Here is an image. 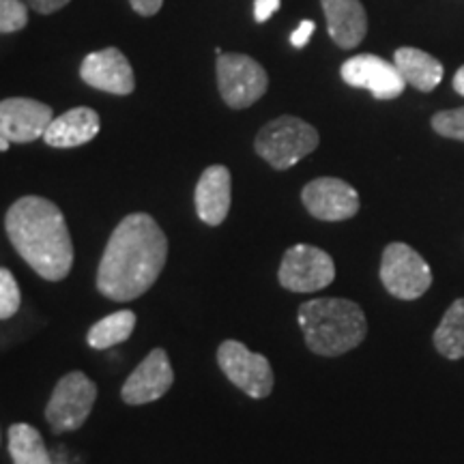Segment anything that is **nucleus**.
Masks as SVG:
<instances>
[{
    "mask_svg": "<svg viewBox=\"0 0 464 464\" xmlns=\"http://www.w3.org/2000/svg\"><path fill=\"white\" fill-rule=\"evenodd\" d=\"M168 239L149 213H131L121 219L97 269V290L112 301L142 297L158 282L166 266Z\"/></svg>",
    "mask_w": 464,
    "mask_h": 464,
    "instance_id": "obj_1",
    "label": "nucleus"
},
{
    "mask_svg": "<svg viewBox=\"0 0 464 464\" xmlns=\"http://www.w3.org/2000/svg\"><path fill=\"white\" fill-rule=\"evenodd\" d=\"M5 230L24 263L48 282L65 280L73 266V243L65 216L42 196H24L9 207Z\"/></svg>",
    "mask_w": 464,
    "mask_h": 464,
    "instance_id": "obj_2",
    "label": "nucleus"
},
{
    "mask_svg": "<svg viewBox=\"0 0 464 464\" xmlns=\"http://www.w3.org/2000/svg\"><path fill=\"white\" fill-rule=\"evenodd\" d=\"M299 324L305 344L323 357H338L362 344L368 334L363 310L355 301L324 297L299 307Z\"/></svg>",
    "mask_w": 464,
    "mask_h": 464,
    "instance_id": "obj_3",
    "label": "nucleus"
},
{
    "mask_svg": "<svg viewBox=\"0 0 464 464\" xmlns=\"http://www.w3.org/2000/svg\"><path fill=\"white\" fill-rule=\"evenodd\" d=\"M318 142L321 138L310 123L297 116H280L258 131L254 149L276 170H288L312 150H316Z\"/></svg>",
    "mask_w": 464,
    "mask_h": 464,
    "instance_id": "obj_4",
    "label": "nucleus"
},
{
    "mask_svg": "<svg viewBox=\"0 0 464 464\" xmlns=\"http://www.w3.org/2000/svg\"><path fill=\"white\" fill-rule=\"evenodd\" d=\"M97 400V385L84 372H69L56 382L45 406V421L52 432H73L84 426Z\"/></svg>",
    "mask_w": 464,
    "mask_h": 464,
    "instance_id": "obj_5",
    "label": "nucleus"
},
{
    "mask_svg": "<svg viewBox=\"0 0 464 464\" xmlns=\"http://www.w3.org/2000/svg\"><path fill=\"white\" fill-rule=\"evenodd\" d=\"M381 282L392 297L415 301L430 288L432 271L411 246L390 243L381 258Z\"/></svg>",
    "mask_w": 464,
    "mask_h": 464,
    "instance_id": "obj_6",
    "label": "nucleus"
},
{
    "mask_svg": "<svg viewBox=\"0 0 464 464\" xmlns=\"http://www.w3.org/2000/svg\"><path fill=\"white\" fill-rule=\"evenodd\" d=\"M218 86L226 106L232 110L249 108L269 89V75L247 54H218Z\"/></svg>",
    "mask_w": 464,
    "mask_h": 464,
    "instance_id": "obj_7",
    "label": "nucleus"
},
{
    "mask_svg": "<svg viewBox=\"0 0 464 464\" xmlns=\"http://www.w3.org/2000/svg\"><path fill=\"white\" fill-rule=\"evenodd\" d=\"M218 363L226 379L235 382L249 398L263 400L274 392V370L269 359L260 353H252L237 340H226L218 348Z\"/></svg>",
    "mask_w": 464,
    "mask_h": 464,
    "instance_id": "obj_8",
    "label": "nucleus"
},
{
    "mask_svg": "<svg viewBox=\"0 0 464 464\" xmlns=\"http://www.w3.org/2000/svg\"><path fill=\"white\" fill-rule=\"evenodd\" d=\"M277 280L290 293H318L335 280L334 258L321 247L299 243L284 254Z\"/></svg>",
    "mask_w": 464,
    "mask_h": 464,
    "instance_id": "obj_9",
    "label": "nucleus"
},
{
    "mask_svg": "<svg viewBox=\"0 0 464 464\" xmlns=\"http://www.w3.org/2000/svg\"><path fill=\"white\" fill-rule=\"evenodd\" d=\"M342 80L353 89L372 92L374 100L390 102L400 97L406 89V80L393 63L374 54H359L348 58L340 69Z\"/></svg>",
    "mask_w": 464,
    "mask_h": 464,
    "instance_id": "obj_10",
    "label": "nucleus"
},
{
    "mask_svg": "<svg viewBox=\"0 0 464 464\" xmlns=\"http://www.w3.org/2000/svg\"><path fill=\"white\" fill-rule=\"evenodd\" d=\"M301 200L307 213L321 222H344L359 211L357 189L334 177H321L307 183L301 191Z\"/></svg>",
    "mask_w": 464,
    "mask_h": 464,
    "instance_id": "obj_11",
    "label": "nucleus"
},
{
    "mask_svg": "<svg viewBox=\"0 0 464 464\" xmlns=\"http://www.w3.org/2000/svg\"><path fill=\"white\" fill-rule=\"evenodd\" d=\"M54 119L50 106L28 100V97H9L0 102V136L9 142L28 144L44 138L45 130Z\"/></svg>",
    "mask_w": 464,
    "mask_h": 464,
    "instance_id": "obj_12",
    "label": "nucleus"
},
{
    "mask_svg": "<svg viewBox=\"0 0 464 464\" xmlns=\"http://www.w3.org/2000/svg\"><path fill=\"white\" fill-rule=\"evenodd\" d=\"M174 372L168 353L164 348H153L142 359V363L130 374V379L125 381L123 390H121V398L130 406L155 402V400H160L170 392Z\"/></svg>",
    "mask_w": 464,
    "mask_h": 464,
    "instance_id": "obj_13",
    "label": "nucleus"
},
{
    "mask_svg": "<svg viewBox=\"0 0 464 464\" xmlns=\"http://www.w3.org/2000/svg\"><path fill=\"white\" fill-rule=\"evenodd\" d=\"M80 78L92 89L110 95H131L136 89L133 69L119 48L91 52L80 65Z\"/></svg>",
    "mask_w": 464,
    "mask_h": 464,
    "instance_id": "obj_14",
    "label": "nucleus"
},
{
    "mask_svg": "<svg viewBox=\"0 0 464 464\" xmlns=\"http://www.w3.org/2000/svg\"><path fill=\"white\" fill-rule=\"evenodd\" d=\"M196 213L207 226H219L228 216L232 200V177L226 166H208L196 185Z\"/></svg>",
    "mask_w": 464,
    "mask_h": 464,
    "instance_id": "obj_15",
    "label": "nucleus"
},
{
    "mask_svg": "<svg viewBox=\"0 0 464 464\" xmlns=\"http://www.w3.org/2000/svg\"><path fill=\"white\" fill-rule=\"evenodd\" d=\"M100 114L92 108L80 106L67 110L58 119H52V123L44 133V140L54 149H73L89 144L100 133Z\"/></svg>",
    "mask_w": 464,
    "mask_h": 464,
    "instance_id": "obj_16",
    "label": "nucleus"
},
{
    "mask_svg": "<svg viewBox=\"0 0 464 464\" xmlns=\"http://www.w3.org/2000/svg\"><path fill=\"white\" fill-rule=\"evenodd\" d=\"M327 17L329 37L340 48L353 50L363 42L368 33V15L359 0H321Z\"/></svg>",
    "mask_w": 464,
    "mask_h": 464,
    "instance_id": "obj_17",
    "label": "nucleus"
},
{
    "mask_svg": "<svg viewBox=\"0 0 464 464\" xmlns=\"http://www.w3.org/2000/svg\"><path fill=\"white\" fill-rule=\"evenodd\" d=\"M393 65L402 73L406 84L415 86L417 91L430 92L443 80V65L428 52L417 48H400L393 54Z\"/></svg>",
    "mask_w": 464,
    "mask_h": 464,
    "instance_id": "obj_18",
    "label": "nucleus"
},
{
    "mask_svg": "<svg viewBox=\"0 0 464 464\" xmlns=\"http://www.w3.org/2000/svg\"><path fill=\"white\" fill-rule=\"evenodd\" d=\"M9 454L14 464H52L42 434L31 423H14L9 428Z\"/></svg>",
    "mask_w": 464,
    "mask_h": 464,
    "instance_id": "obj_19",
    "label": "nucleus"
},
{
    "mask_svg": "<svg viewBox=\"0 0 464 464\" xmlns=\"http://www.w3.org/2000/svg\"><path fill=\"white\" fill-rule=\"evenodd\" d=\"M133 327H136V314L131 310L114 312V314L92 324L89 334H86V342H89L91 348L106 351V348L123 344L125 340H130Z\"/></svg>",
    "mask_w": 464,
    "mask_h": 464,
    "instance_id": "obj_20",
    "label": "nucleus"
},
{
    "mask_svg": "<svg viewBox=\"0 0 464 464\" xmlns=\"http://www.w3.org/2000/svg\"><path fill=\"white\" fill-rule=\"evenodd\" d=\"M434 346L448 359L464 357V299H456L440 318L434 332Z\"/></svg>",
    "mask_w": 464,
    "mask_h": 464,
    "instance_id": "obj_21",
    "label": "nucleus"
},
{
    "mask_svg": "<svg viewBox=\"0 0 464 464\" xmlns=\"http://www.w3.org/2000/svg\"><path fill=\"white\" fill-rule=\"evenodd\" d=\"M22 295L14 274L9 269H0V321L11 318L20 310Z\"/></svg>",
    "mask_w": 464,
    "mask_h": 464,
    "instance_id": "obj_22",
    "label": "nucleus"
},
{
    "mask_svg": "<svg viewBox=\"0 0 464 464\" xmlns=\"http://www.w3.org/2000/svg\"><path fill=\"white\" fill-rule=\"evenodd\" d=\"M432 130L443 138L464 142V106L454 110H443V112L432 116Z\"/></svg>",
    "mask_w": 464,
    "mask_h": 464,
    "instance_id": "obj_23",
    "label": "nucleus"
},
{
    "mask_svg": "<svg viewBox=\"0 0 464 464\" xmlns=\"http://www.w3.org/2000/svg\"><path fill=\"white\" fill-rule=\"evenodd\" d=\"M28 24V9L22 0H0V33L11 34Z\"/></svg>",
    "mask_w": 464,
    "mask_h": 464,
    "instance_id": "obj_24",
    "label": "nucleus"
},
{
    "mask_svg": "<svg viewBox=\"0 0 464 464\" xmlns=\"http://www.w3.org/2000/svg\"><path fill=\"white\" fill-rule=\"evenodd\" d=\"M280 5L282 0H256V3H254V17H256L258 24L269 20V17L280 9Z\"/></svg>",
    "mask_w": 464,
    "mask_h": 464,
    "instance_id": "obj_25",
    "label": "nucleus"
},
{
    "mask_svg": "<svg viewBox=\"0 0 464 464\" xmlns=\"http://www.w3.org/2000/svg\"><path fill=\"white\" fill-rule=\"evenodd\" d=\"M69 3H72V0H28V7L37 11V14L50 15L61 11L63 7H67Z\"/></svg>",
    "mask_w": 464,
    "mask_h": 464,
    "instance_id": "obj_26",
    "label": "nucleus"
},
{
    "mask_svg": "<svg viewBox=\"0 0 464 464\" xmlns=\"http://www.w3.org/2000/svg\"><path fill=\"white\" fill-rule=\"evenodd\" d=\"M314 28H316L314 22L304 20L297 26V31L290 34V44H293L295 48H304V45H307V42H310V37H312V33H314Z\"/></svg>",
    "mask_w": 464,
    "mask_h": 464,
    "instance_id": "obj_27",
    "label": "nucleus"
},
{
    "mask_svg": "<svg viewBox=\"0 0 464 464\" xmlns=\"http://www.w3.org/2000/svg\"><path fill=\"white\" fill-rule=\"evenodd\" d=\"M130 3H131V9L136 11L138 15L150 17V15H155L161 9L164 0H130Z\"/></svg>",
    "mask_w": 464,
    "mask_h": 464,
    "instance_id": "obj_28",
    "label": "nucleus"
},
{
    "mask_svg": "<svg viewBox=\"0 0 464 464\" xmlns=\"http://www.w3.org/2000/svg\"><path fill=\"white\" fill-rule=\"evenodd\" d=\"M454 91L464 97V65L454 75Z\"/></svg>",
    "mask_w": 464,
    "mask_h": 464,
    "instance_id": "obj_29",
    "label": "nucleus"
},
{
    "mask_svg": "<svg viewBox=\"0 0 464 464\" xmlns=\"http://www.w3.org/2000/svg\"><path fill=\"white\" fill-rule=\"evenodd\" d=\"M9 140H7V138H5V136H0V153H3V150H7L9 149Z\"/></svg>",
    "mask_w": 464,
    "mask_h": 464,
    "instance_id": "obj_30",
    "label": "nucleus"
}]
</instances>
